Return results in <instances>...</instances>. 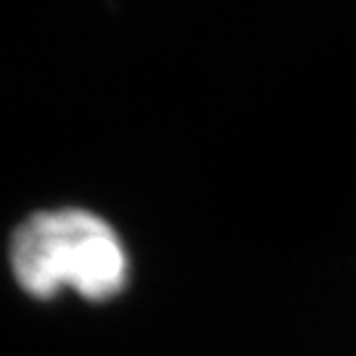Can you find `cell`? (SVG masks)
Returning <instances> with one entry per match:
<instances>
[{
	"label": "cell",
	"mask_w": 356,
	"mask_h": 356,
	"mask_svg": "<svg viewBox=\"0 0 356 356\" xmlns=\"http://www.w3.org/2000/svg\"><path fill=\"white\" fill-rule=\"evenodd\" d=\"M8 272L26 298L51 304L74 296L90 306L119 301L132 282V254L98 211L58 206L29 214L11 232Z\"/></svg>",
	"instance_id": "cell-1"
}]
</instances>
